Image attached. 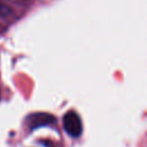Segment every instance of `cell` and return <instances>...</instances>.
I'll list each match as a JSON object with an SVG mask.
<instances>
[{
    "mask_svg": "<svg viewBox=\"0 0 147 147\" xmlns=\"http://www.w3.org/2000/svg\"><path fill=\"white\" fill-rule=\"evenodd\" d=\"M63 127L70 137L77 138L82 134L83 125H82L80 117L76 111L70 110L65 113V115L63 116Z\"/></svg>",
    "mask_w": 147,
    "mask_h": 147,
    "instance_id": "6da1fadb",
    "label": "cell"
},
{
    "mask_svg": "<svg viewBox=\"0 0 147 147\" xmlns=\"http://www.w3.org/2000/svg\"><path fill=\"white\" fill-rule=\"evenodd\" d=\"M53 121H54L53 116L48 114H33L29 117V125L31 129H36L40 125H46Z\"/></svg>",
    "mask_w": 147,
    "mask_h": 147,
    "instance_id": "7a4b0ae2",
    "label": "cell"
},
{
    "mask_svg": "<svg viewBox=\"0 0 147 147\" xmlns=\"http://www.w3.org/2000/svg\"><path fill=\"white\" fill-rule=\"evenodd\" d=\"M8 10H9V9H8L6 6H3V5L0 2V14H1V15H5V14H6Z\"/></svg>",
    "mask_w": 147,
    "mask_h": 147,
    "instance_id": "3957f363",
    "label": "cell"
}]
</instances>
